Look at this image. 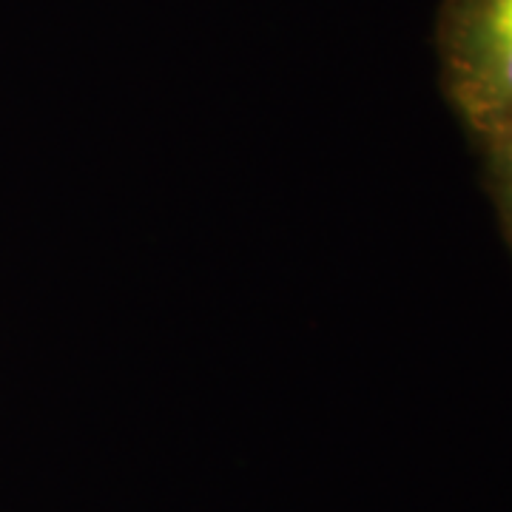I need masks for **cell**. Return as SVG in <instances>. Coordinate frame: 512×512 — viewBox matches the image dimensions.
<instances>
[{"instance_id": "obj_1", "label": "cell", "mask_w": 512, "mask_h": 512, "mask_svg": "<svg viewBox=\"0 0 512 512\" xmlns=\"http://www.w3.org/2000/svg\"><path fill=\"white\" fill-rule=\"evenodd\" d=\"M441 89L478 146L512 128V0H441Z\"/></svg>"}, {"instance_id": "obj_2", "label": "cell", "mask_w": 512, "mask_h": 512, "mask_svg": "<svg viewBox=\"0 0 512 512\" xmlns=\"http://www.w3.org/2000/svg\"><path fill=\"white\" fill-rule=\"evenodd\" d=\"M481 148L487 160V188H490L498 220L512 251V128Z\"/></svg>"}]
</instances>
